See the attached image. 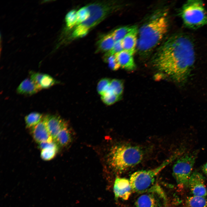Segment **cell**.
Segmentation results:
<instances>
[{"instance_id":"6da1fadb","label":"cell","mask_w":207,"mask_h":207,"mask_svg":"<svg viewBox=\"0 0 207 207\" xmlns=\"http://www.w3.org/2000/svg\"><path fill=\"white\" fill-rule=\"evenodd\" d=\"M194 45L185 34L173 35L159 47L154 58V63L160 70L179 83L186 80L195 62Z\"/></svg>"},{"instance_id":"7a4b0ae2","label":"cell","mask_w":207,"mask_h":207,"mask_svg":"<svg viewBox=\"0 0 207 207\" xmlns=\"http://www.w3.org/2000/svg\"><path fill=\"white\" fill-rule=\"evenodd\" d=\"M166 16L160 14L143 24L138 31L136 49L141 56H149L167 32L168 23Z\"/></svg>"},{"instance_id":"3957f363","label":"cell","mask_w":207,"mask_h":207,"mask_svg":"<svg viewBox=\"0 0 207 207\" xmlns=\"http://www.w3.org/2000/svg\"><path fill=\"white\" fill-rule=\"evenodd\" d=\"M118 2L113 1L91 3L86 5L90 12L89 18L76 26L72 34L74 38L83 37L92 28L99 24L120 7Z\"/></svg>"},{"instance_id":"277c9868","label":"cell","mask_w":207,"mask_h":207,"mask_svg":"<svg viewBox=\"0 0 207 207\" xmlns=\"http://www.w3.org/2000/svg\"><path fill=\"white\" fill-rule=\"evenodd\" d=\"M143 157V152L139 147L121 144L115 145L111 149L108 161L114 170L121 172L140 163Z\"/></svg>"},{"instance_id":"5b68a950","label":"cell","mask_w":207,"mask_h":207,"mask_svg":"<svg viewBox=\"0 0 207 207\" xmlns=\"http://www.w3.org/2000/svg\"><path fill=\"white\" fill-rule=\"evenodd\" d=\"M179 156V154L177 152L156 168L147 170L138 171L133 173L129 179L132 191L143 192L147 190L154 183L158 174Z\"/></svg>"},{"instance_id":"8992f818","label":"cell","mask_w":207,"mask_h":207,"mask_svg":"<svg viewBox=\"0 0 207 207\" xmlns=\"http://www.w3.org/2000/svg\"><path fill=\"white\" fill-rule=\"evenodd\" d=\"M181 15L184 24L193 29L207 24V12L203 3L199 0H190L183 6Z\"/></svg>"},{"instance_id":"52a82bcc","label":"cell","mask_w":207,"mask_h":207,"mask_svg":"<svg viewBox=\"0 0 207 207\" xmlns=\"http://www.w3.org/2000/svg\"><path fill=\"white\" fill-rule=\"evenodd\" d=\"M198 154L196 151L182 155L173 165V175L180 189L188 187V182Z\"/></svg>"},{"instance_id":"ba28073f","label":"cell","mask_w":207,"mask_h":207,"mask_svg":"<svg viewBox=\"0 0 207 207\" xmlns=\"http://www.w3.org/2000/svg\"><path fill=\"white\" fill-rule=\"evenodd\" d=\"M188 187L194 196L205 197L207 195L205 178L198 172L195 171L192 173L189 181Z\"/></svg>"},{"instance_id":"9c48e42d","label":"cell","mask_w":207,"mask_h":207,"mask_svg":"<svg viewBox=\"0 0 207 207\" xmlns=\"http://www.w3.org/2000/svg\"><path fill=\"white\" fill-rule=\"evenodd\" d=\"M113 190L116 198L128 200L132 191L129 179L117 177L114 184Z\"/></svg>"},{"instance_id":"30bf717a","label":"cell","mask_w":207,"mask_h":207,"mask_svg":"<svg viewBox=\"0 0 207 207\" xmlns=\"http://www.w3.org/2000/svg\"><path fill=\"white\" fill-rule=\"evenodd\" d=\"M45 117L47 128L54 141L61 130L68 124L64 120L57 115H47Z\"/></svg>"},{"instance_id":"8fae6325","label":"cell","mask_w":207,"mask_h":207,"mask_svg":"<svg viewBox=\"0 0 207 207\" xmlns=\"http://www.w3.org/2000/svg\"><path fill=\"white\" fill-rule=\"evenodd\" d=\"M31 129L32 137L38 143L53 140L47 128L45 116L39 123Z\"/></svg>"},{"instance_id":"7c38bea8","label":"cell","mask_w":207,"mask_h":207,"mask_svg":"<svg viewBox=\"0 0 207 207\" xmlns=\"http://www.w3.org/2000/svg\"><path fill=\"white\" fill-rule=\"evenodd\" d=\"M138 30L136 26H133L131 30L122 40L123 49L133 55L137 47Z\"/></svg>"},{"instance_id":"4fadbf2b","label":"cell","mask_w":207,"mask_h":207,"mask_svg":"<svg viewBox=\"0 0 207 207\" xmlns=\"http://www.w3.org/2000/svg\"><path fill=\"white\" fill-rule=\"evenodd\" d=\"M29 74L30 79L41 89L48 88L57 83L54 78L47 74L33 71H30Z\"/></svg>"},{"instance_id":"5bb4252c","label":"cell","mask_w":207,"mask_h":207,"mask_svg":"<svg viewBox=\"0 0 207 207\" xmlns=\"http://www.w3.org/2000/svg\"><path fill=\"white\" fill-rule=\"evenodd\" d=\"M41 88L30 79L26 78L23 81L17 89L19 94L30 95L39 91Z\"/></svg>"},{"instance_id":"9a60e30c","label":"cell","mask_w":207,"mask_h":207,"mask_svg":"<svg viewBox=\"0 0 207 207\" xmlns=\"http://www.w3.org/2000/svg\"><path fill=\"white\" fill-rule=\"evenodd\" d=\"M115 55L120 67L129 70H133L135 68L133 55L127 51L123 50Z\"/></svg>"},{"instance_id":"2e32d148","label":"cell","mask_w":207,"mask_h":207,"mask_svg":"<svg viewBox=\"0 0 207 207\" xmlns=\"http://www.w3.org/2000/svg\"><path fill=\"white\" fill-rule=\"evenodd\" d=\"M135 207H159V202L154 195L146 193L140 196L135 203Z\"/></svg>"},{"instance_id":"e0dca14e","label":"cell","mask_w":207,"mask_h":207,"mask_svg":"<svg viewBox=\"0 0 207 207\" xmlns=\"http://www.w3.org/2000/svg\"><path fill=\"white\" fill-rule=\"evenodd\" d=\"M115 42L111 33L104 35L97 42V52L108 51L112 48Z\"/></svg>"},{"instance_id":"ac0fdd59","label":"cell","mask_w":207,"mask_h":207,"mask_svg":"<svg viewBox=\"0 0 207 207\" xmlns=\"http://www.w3.org/2000/svg\"><path fill=\"white\" fill-rule=\"evenodd\" d=\"M71 133L67 124L61 130L54 141L58 146H65L71 142Z\"/></svg>"},{"instance_id":"d6986e66","label":"cell","mask_w":207,"mask_h":207,"mask_svg":"<svg viewBox=\"0 0 207 207\" xmlns=\"http://www.w3.org/2000/svg\"><path fill=\"white\" fill-rule=\"evenodd\" d=\"M182 207H207V199L205 197L194 195L189 197Z\"/></svg>"},{"instance_id":"ffe728a7","label":"cell","mask_w":207,"mask_h":207,"mask_svg":"<svg viewBox=\"0 0 207 207\" xmlns=\"http://www.w3.org/2000/svg\"><path fill=\"white\" fill-rule=\"evenodd\" d=\"M44 116L41 113L33 112L30 113L25 117L26 126L31 128L34 127L42 120Z\"/></svg>"},{"instance_id":"44dd1931","label":"cell","mask_w":207,"mask_h":207,"mask_svg":"<svg viewBox=\"0 0 207 207\" xmlns=\"http://www.w3.org/2000/svg\"><path fill=\"white\" fill-rule=\"evenodd\" d=\"M133 26H124L120 27L111 32L115 42L122 40L131 30Z\"/></svg>"},{"instance_id":"7402d4cb","label":"cell","mask_w":207,"mask_h":207,"mask_svg":"<svg viewBox=\"0 0 207 207\" xmlns=\"http://www.w3.org/2000/svg\"><path fill=\"white\" fill-rule=\"evenodd\" d=\"M120 98V97L115 94L109 88L105 93L101 95V99L106 104L110 105L114 103Z\"/></svg>"},{"instance_id":"603a6c76","label":"cell","mask_w":207,"mask_h":207,"mask_svg":"<svg viewBox=\"0 0 207 207\" xmlns=\"http://www.w3.org/2000/svg\"><path fill=\"white\" fill-rule=\"evenodd\" d=\"M89 16V12L86 6L80 9L76 12V22L75 26L85 21Z\"/></svg>"},{"instance_id":"cb8c5ba5","label":"cell","mask_w":207,"mask_h":207,"mask_svg":"<svg viewBox=\"0 0 207 207\" xmlns=\"http://www.w3.org/2000/svg\"><path fill=\"white\" fill-rule=\"evenodd\" d=\"M109 89L120 97L123 90V85L122 82L116 79L111 80Z\"/></svg>"},{"instance_id":"d4e9b609","label":"cell","mask_w":207,"mask_h":207,"mask_svg":"<svg viewBox=\"0 0 207 207\" xmlns=\"http://www.w3.org/2000/svg\"><path fill=\"white\" fill-rule=\"evenodd\" d=\"M76 12L75 10L69 12L65 17V22L67 29H70L75 26L76 22Z\"/></svg>"},{"instance_id":"484cf974","label":"cell","mask_w":207,"mask_h":207,"mask_svg":"<svg viewBox=\"0 0 207 207\" xmlns=\"http://www.w3.org/2000/svg\"><path fill=\"white\" fill-rule=\"evenodd\" d=\"M58 149L47 148L41 150V156L45 160H49L53 159L55 156Z\"/></svg>"},{"instance_id":"4316f807","label":"cell","mask_w":207,"mask_h":207,"mask_svg":"<svg viewBox=\"0 0 207 207\" xmlns=\"http://www.w3.org/2000/svg\"><path fill=\"white\" fill-rule=\"evenodd\" d=\"M111 80L108 78H104L101 80L97 84V91L101 95L108 90Z\"/></svg>"},{"instance_id":"83f0119b","label":"cell","mask_w":207,"mask_h":207,"mask_svg":"<svg viewBox=\"0 0 207 207\" xmlns=\"http://www.w3.org/2000/svg\"><path fill=\"white\" fill-rule=\"evenodd\" d=\"M103 58L104 61L108 63L111 69L116 70L120 67L115 55L103 56Z\"/></svg>"},{"instance_id":"f1b7e54d","label":"cell","mask_w":207,"mask_h":207,"mask_svg":"<svg viewBox=\"0 0 207 207\" xmlns=\"http://www.w3.org/2000/svg\"><path fill=\"white\" fill-rule=\"evenodd\" d=\"M123 50L122 40L116 42L112 48L106 53L103 56L115 55L116 54Z\"/></svg>"},{"instance_id":"f546056e","label":"cell","mask_w":207,"mask_h":207,"mask_svg":"<svg viewBox=\"0 0 207 207\" xmlns=\"http://www.w3.org/2000/svg\"><path fill=\"white\" fill-rule=\"evenodd\" d=\"M39 148L41 150L47 148L58 149V146L54 140L41 143H39Z\"/></svg>"},{"instance_id":"4dcf8cb0","label":"cell","mask_w":207,"mask_h":207,"mask_svg":"<svg viewBox=\"0 0 207 207\" xmlns=\"http://www.w3.org/2000/svg\"><path fill=\"white\" fill-rule=\"evenodd\" d=\"M202 170L204 173L207 175V162L203 166Z\"/></svg>"}]
</instances>
